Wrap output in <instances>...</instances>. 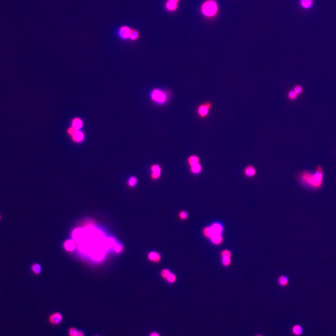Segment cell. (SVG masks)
<instances>
[{
  "label": "cell",
  "instance_id": "6da1fadb",
  "mask_svg": "<svg viewBox=\"0 0 336 336\" xmlns=\"http://www.w3.org/2000/svg\"><path fill=\"white\" fill-rule=\"evenodd\" d=\"M298 180L303 187L311 190L320 189L324 182V171L321 166H317L315 172L303 171L298 176Z\"/></svg>",
  "mask_w": 336,
  "mask_h": 336
},
{
  "label": "cell",
  "instance_id": "7a4b0ae2",
  "mask_svg": "<svg viewBox=\"0 0 336 336\" xmlns=\"http://www.w3.org/2000/svg\"><path fill=\"white\" fill-rule=\"evenodd\" d=\"M217 4L214 0H209L203 4L202 11L203 14L207 16H213L217 13Z\"/></svg>",
  "mask_w": 336,
  "mask_h": 336
},
{
  "label": "cell",
  "instance_id": "3957f363",
  "mask_svg": "<svg viewBox=\"0 0 336 336\" xmlns=\"http://www.w3.org/2000/svg\"><path fill=\"white\" fill-rule=\"evenodd\" d=\"M151 98L156 104L163 105L166 103L168 98L167 94L160 89H154L151 93Z\"/></svg>",
  "mask_w": 336,
  "mask_h": 336
},
{
  "label": "cell",
  "instance_id": "277c9868",
  "mask_svg": "<svg viewBox=\"0 0 336 336\" xmlns=\"http://www.w3.org/2000/svg\"><path fill=\"white\" fill-rule=\"evenodd\" d=\"M212 107V104L211 101H206V102L201 104L197 106V113L198 116L202 118H206L209 114L210 110Z\"/></svg>",
  "mask_w": 336,
  "mask_h": 336
},
{
  "label": "cell",
  "instance_id": "5b68a950",
  "mask_svg": "<svg viewBox=\"0 0 336 336\" xmlns=\"http://www.w3.org/2000/svg\"><path fill=\"white\" fill-rule=\"evenodd\" d=\"M232 252L229 250H224L221 252L222 264L224 266H229L232 263Z\"/></svg>",
  "mask_w": 336,
  "mask_h": 336
},
{
  "label": "cell",
  "instance_id": "8992f818",
  "mask_svg": "<svg viewBox=\"0 0 336 336\" xmlns=\"http://www.w3.org/2000/svg\"><path fill=\"white\" fill-rule=\"evenodd\" d=\"M151 178L154 180L158 179L161 175L162 169L161 166L157 164H153L151 167Z\"/></svg>",
  "mask_w": 336,
  "mask_h": 336
},
{
  "label": "cell",
  "instance_id": "52a82bcc",
  "mask_svg": "<svg viewBox=\"0 0 336 336\" xmlns=\"http://www.w3.org/2000/svg\"><path fill=\"white\" fill-rule=\"evenodd\" d=\"M62 315L59 313H55L50 315L49 321L53 325H57L61 323L62 321Z\"/></svg>",
  "mask_w": 336,
  "mask_h": 336
},
{
  "label": "cell",
  "instance_id": "ba28073f",
  "mask_svg": "<svg viewBox=\"0 0 336 336\" xmlns=\"http://www.w3.org/2000/svg\"><path fill=\"white\" fill-rule=\"evenodd\" d=\"M243 173L246 177H253L256 175V169L253 166L248 165L244 169Z\"/></svg>",
  "mask_w": 336,
  "mask_h": 336
},
{
  "label": "cell",
  "instance_id": "9c48e42d",
  "mask_svg": "<svg viewBox=\"0 0 336 336\" xmlns=\"http://www.w3.org/2000/svg\"><path fill=\"white\" fill-rule=\"evenodd\" d=\"M148 259L153 263H158L161 260V255L157 251H152L148 254Z\"/></svg>",
  "mask_w": 336,
  "mask_h": 336
},
{
  "label": "cell",
  "instance_id": "30bf717a",
  "mask_svg": "<svg viewBox=\"0 0 336 336\" xmlns=\"http://www.w3.org/2000/svg\"><path fill=\"white\" fill-rule=\"evenodd\" d=\"M131 30L127 26H124L122 27V28H120L119 31V34L120 35V37L123 39H128L130 38V35L131 33Z\"/></svg>",
  "mask_w": 336,
  "mask_h": 336
},
{
  "label": "cell",
  "instance_id": "8fae6325",
  "mask_svg": "<svg viewBox=\"0 0 336 336\" xmlns=\"http://www.w3.org/2000/svg\"><path fill=\"white\" fill-rule=\"evenodd\" d=\"M72 138L76 143H80L84 140V134L80 130H77L75 133L72 135Z\"/></svg>",
  "mask_w": 336,
  "mask_h": 336
},
{
  "label": "cell",
  "instance_id": "7c38bea8",
  "mask_svg": "<svg viewBox=\"0 0 336 336\" xmlns=\"http://www.w3.org/2000/svg\"><path fill=\"white\" fill-rule=\"evenodd\" d=\"M64 247L65 250L68 251H74L76 248V244L72 240H67L64 243Z\"/></svg>",
  "mask_w": 336,
  "mask_h": 336
},
{
  "label": "cell",
  "instance_id": "4fadbf2b",
  "mask_svg": "<svg viewBox=\"0 0 336 336\" xmlns=\"http://www.w3.org/2000/svg\"><path fill=\"white\" fill-rule=\"evenodd\" d=\"M211 242L215 245H220L223 242V237L222 234H215L211 238Z\"/></svg>",
  "mask_w": 336,
  "mask_h": 336
},
{
  "label": "cell",
  "instance_id": "5bb4252c",
  "mask_svg": "<svg viewBox=\"0 0 336 336\" xmlns=\"http://www.w3.org/2000/svg\"><path fill=\"white\" fill-rule=\"evenodd\" d=\"M214 234H222L224 227L222 225L219 223H214L211 225Z\"/></svg>",
  "mask_w": 336,
  "mask_h": 336
},
{
  "label": "cell",
  "instance_id": "9a60e30c",
  "mask_svg": "<svg viewBox=\"0 0 336 336\" xmlns=\"http://www.w3.org/2000/svg\"><path fill=\"white\" fill-rule=\"evenodd\" d=\"M188 163L189 165V166L200 163V158L197 155L195 154L190 155L188 158Z\"/></svg>",
  "mask_w": 336,
  "mask_h": 336
},
{
  "label": "cell",
  "instance_id": "2e32d148",
  "mask_svg": "<svg viewBox=\"0 0 336 336\" xmlns=\"http://www.w3.org/2000/svg\"><path fill=\"white\" fill-rule=\"evenodd\" d=\"M83 127V122L81 119L76 118L72 122V127L77 130H80Z\"/></svg>",
  "mask_w": 336,
  "mask_h": 336
},
{
  "label": "cell",
  "instance_id": "e0dca14e",
  "mask_svg": "<svg viewBox=\"0 0 336 336\" xmlns=\"http://www.w3.org/2000/svg\"><path fill=\"white\" fill-rule=\"evenodd\" d=\"M190 172L194 175H199L202 170V166L200 163L190 166Z\"/></svg>",
  "mask_w": 336,
  "mask_h": 336
},
{
  "label": "cell",
  "instance_id": "ac0fdd59",
  "mask_svg": "<svg viewBox=\"0 0 336 336\" xmlns=\"http://www.w3.org/2000/svg\"><path fill=\"white\" fill-rule=\"evenodd\" d=\"M278 284L282 286L285 287L289 283V279L285 275H281L278 279Z\"/></svg>",
  "mask_w": 336,
  "mask_h": 336
},
{
  "label": "cell",
  "instance_id": "d6986e66",
  "mask_svg": "<svg viewBox=\"0 0 336 336\" xmlns=\"http://www.w3.org/2000/svg\"><path fill=\"white\" fill-rule=\"evenodd\" d=\"M203 235L204 237L208 238H211L214 235H215L212 228L211 226H208L205 227L203 230Z\"/></svg>",
  "mask_w": 336,
  "mask_h": 336
},
{
  "label": "cell",
  "instance_id": "ffe728a7",
  "mask_svg": "<svg viewBox=\"0 0 336 336\" xmlns=\"http://www.w3.org/2000/svg\"><path fill=\"white\" fill-rule=\"evenodd\" d=\"M292 332L295 335L299 336V335H302V334L303 332V329L302 327V326H301L299 324L295 325L292 327Z\"/></svg>",
  "mask_w": 336,
  "mask_h": 336
},
{
  "label": "cell",
  "instance_id": "44dd1931",
  "mask_svg": "<svg viewBox=\"0 0 336 336\" xmlns=\"http://www.w3.org/2000/svg\"><path fill=\"white\" fill-rule=\"evenodd\" d=\"M32 272L35 274H39L42 272V266L39 263H34L31 266Z\"/></svg>",
  "mask_w": 336,
  "mask_h": 336
},
{
  "label": "cell",
  "instance_id": "7402d4cb",
  "mask_svg": "<svg viewBox=\"0 0 336 336\" xmlns=\"http://www.w3.org/2000/svg\"><path fill=\"white\" fill-rule=\"evenodd\" d=\"M313 0H301V4L302 7L306 9L310 8L313 6Z\"/></svg>",
  "mask_w": 336,
  "mask_h": 336
},
{
  "label": "cell",
  "instance_id": "603a6c76",
  "mask_svg": "<svg viewBox=\"0 0 336 336\" xmlns=\"http://www.w3.org/2000/svg\"><path fill=\"white\" fill-rule=\"evenodd\" d=\"M166 280L167 281V283H169L170 284L175 283L177 280L176 275L175 273H173L171 272V273L169 274V277L167 278V279Z\"/></svg>",
  "mask_w": 336,
  "mask_h": 336
},
{
  "label": "cell",
  "instance_id": "cb8c5ba5",
  "mask_svg": "<svg viewBox=\"0 0 336 336\" xmlns=\"http://www.w3.org/2000/svg\"><path fill=\"white\" fill-rule=\"evenodd\" d=\"M113 247L114 251H115L116 253H120V252H122L123 249V245L121 244V243H117V242L115 243V244L113 245Z\"/></svg>",
  "mask_w": 336,
  "mask_h": 336
},
{
  "label": "cell",
  "instance_id": "d4e9b609",
  "mask_svg": "<svg viewBox=\"0 0 336 336\" xmlns=\"http://www.w3.org/2000/svg\"><path fill=\"white\" fill-rule=\"evenodd\" d=\"M166 8L168 10H169V11H175L177 8V3L171 2V1H168L166 3Z\"/></svg>",
  "mask_w": 336,
  "mask_h": 336
},
{
  "label": "cell",
  "instance_id": "484cf974",
  "mask_svg": "<svg viewBox=\"0 0 336 336\" xmlns=\"http://www.w3.org/2000/svg\"><path fill=\"white\" fill-rule=\"evenodd\" d=\"M171 273V272L169 270V269H168L167 268H164L163 269H162L161 272V277L166 280L167 278L169 277V274Z\"/></svg>",
  "mask_w": 336,
  "mask_h": 336
},
{
  "label": "cell",
  "instance_id": "4316f807",
  "mask_svg": "<svg viewBox=\"0 0 336 336\" xmlns=\"http://www.w3.org/2000/svg\"><path fill=\"white\" fill-rule=\"evenodd\" d=\"M298 95L292 90V91H290L288 93H287V98H288L290 100H295L298 98Z\"/></svg>",
  "mask_w": 336,
  "mask_h": 336
},
{
  "label": "cell",
  "instance_id": "83f0119b",
  "mask_svg": "<svg viewBox=\"0 0 336 336\" xmlns=\"http://www.w3.org/2000/svg\"><path fill=\"white\" fill-rule=\"evenodd\" d=\"M138 183V179L135 177H131L128 180V185L130 187H134Z\"/></svg>",
  "mask_w": 336,
  "mask_h": 336
},
{
  "label": "cell",
  "instance_id": "f1b7e54d",
  "mask_svg": "<svg viewBox=\"0 0 336 336\" xmlns=\"http://www.w3.org/2000/svg\"><path fill=\"white\" fill-rule=\"evenodd\" d=\"M293 91H295L298 95H300V94H301V93H303V87L301 86V85H296V86L294 87V88H293Z\"/></svg>",
  "mask_w": 336,
  "mask_h": 336
},
{
  "label": "cell",
  "instance_id": "f546056e",
  "mask_svg": "<svg viewBox=\"0 0 336 336\" xmlns=\"http://www.w3.org/2000/svg\"><path fill=\"white\" fill-rule=\"evenodd\" d=\"M179 217L180 219H181V220L187 219L188 218V213L186 211H182L179 212Z\"/></svg>",
  "mask_w": 336,
  "mask_h": 336
},
{
  "label": "cell",
  "instance_id": "4dcf8cb0",
  "mask_svg": "<svg viewBox=\"0 0 336 336\" xmlns=\"http://www.w3.org/2000/svg\"><path fill=\"white\" fill-rule=\"evenodd\" d=\"M78 332V330L75 327H71L69 330V336H76Z\"/></svg>",
  "mask_w": 336,
  "mask_h": 336
},
{
  "label": "cell",
  "instance_id": "1f68e13d",
  "mask_svg": "<svg viewBox=\"0 0 336 336\" xmlns=\"http://www.w3.org/2000/svg\"><path fill=\"white\" fill-rule=\"evenodd\" d=\"M138 36H139L138 32L136 31H132L130 38L132 40H135L138 38Z\"/></svg>",
  "mask_w": 336,
  "mask_h": 336
},
{
  "label": "cell",
  "instance_id": "d6a6232c",
  "mask_svg": "<svg viewBox=\"0 0 336 336\" xmlns=\"http://www.w3.org/2000/svg\"><path fill=\"white\" fill-rule=\"evenodd\" d=\"M149 336H161V335H160V334H159L158 332H151V334H150Z\"/></svg>",
  "mask_w": 336,
  "mask_h": 336
},
{
  "label": "cell",
  "instance_id": "836d02e7",
  "mask_svg": "<svg viewBox=\"0 0 336 336\" xmlns=\"http://www.w3.org/2000/svg\"><path fill=\"white\" fill-rule=\"evenodd\" d=\"M76 336H84V334L81 331H78V332H77V334Z\"/></svg>",
  "mask_w": 336,
  "mask_h": 336
},
{
  "label": "cell",
  "instance_id": "e575fe53",
  "mask_svg": "<svg viewBox=\"0 0 336 336\" xmlns=\"http://www.w3.org/2000/svg\"><path fill=\"white\" fill-rule=\"evenodd\" d=\"M179 1V0H169V1L173 2V3H177V2Z\"/></svg>",
  "mask_w": 336,
  "mask_h": 336
},
{
  "label": "cell",
  "instance_id": "d590c367",
  "mask_svg": "<svg viewBox=\"0 0 336 336\" xmlns=\"http://www.w3.org/2000/svg\"><path fill=\"white\" fill-rule=\"evenodd\" d=\"M1 214H0V220H1Z\"/></svg>",
  "mask_w": 336,
  "mask_h": 336
},
{
  "label": "cell",
  "instance_id": "8d00e7d4",
  "mask_svg": "<svg viewBox=\"0 0 336 336\" xmlns=\"http://www.w3.org/2000/svg\"><path fill=\"white\" fill-rule=\"evenodd\" d=\"M256 336H263V335H256Z\"/></svg>",
  "mask_w": 336,
  "mask_h": 336
},
{
  "label": "cell",
  "instance_id": "74e56055",
  "mask_svg": "<svg viewBox=\"0 0 336 336\" xmlns=\"http://www.w3.org/2000/svg\"><path fill=\"white\" fill-rule=\"evenodd\" d=\"M95 336H98V335H95Z\"/></svg>",
  "mask_w": 336,
  "mask_h": 336
}]
</instances>
